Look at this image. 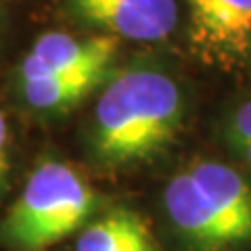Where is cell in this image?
<instances>
[{
    "label": "cell",
    "instance_id": "obj_2",
    "mask_svg": "<svg viewBox=\"0 0 251 251\" xmlns=\"http://www.w3.org/2000/svg\"><path fill=\"white\" fill-rule=\"evenodd\" d=\"M117 46L120 40L107 34L46 31L15 69V99L40 120L67 115L109 80Z\"/></svg>",
    "mask_w": 251,
    "mask_h": 251
},
{
    "label": "cell",
    "instance_id": "obj_3",
    "mask_svg": "<svg viewBox=\"0 0 251 251\" xmlns=\"http://www.w3.org/2000/svg\"><path fill=\"white\" fill-rule=\"evenodd\" d=\"M97 207L90 184L65 161H40L0 222V243L15 251H42L82 230Z\"/></svg>",
    "mask_w": 251,
    "mask_h": 251
},
{
    "label": "cell",
    "instance_id": "obj_9",
    "mask_svg": "<svg viewBox=\"0 0 251 251\" xmlns=\"http://www.w3.org/2000/svg\"><path fill=\"white\" fill-rule=\"evenodd\" d=\"M11 166V132L9 124H6V115L0 109V191L4 188L6 176H9Z\"/></svg>",
    "mask_w": 251,
    "mask_h": 251
},
{
    "label": "cell",
    "instance_id": "obj_11",
    "mask_svg": "<svg viewBox=\"0 0 251 251\" xmlns=\"http://www.w3.org/2000/svg\"><path fill=\"white\" fill-rule=\"evenodd\" d=\"M4 17H6V0H0V29H2Z\"/></svg>",
    "mask_w": 251,
    "mask_h": 251
},
{
    "label": "cell",
    "instance_id": "obj_4",
    "mask_svg": "<svg viewBox=\"0 0 251 251\" xmlns=\"http://www.w3.org/2000/svg\"><path fill=\"white\" fill-rule=\"evenodd\" d=\"M188 36L199 57L222 69L251 67V0H186Z\"/></svg>",
    "mask_w": 251,
    "mask_h": 251
},
{
    "label": "cell",
    "instance_id": "obj_7",
    "mask_svg": "<svg viewBox=\"0 0 251 251\" xmlns=\"http://www.w3.org/2000/svg\"><path fill=\"white\" fill-rule=\"evenodd\" d=\"M75 251H161L149 224L140 214L126 207L109 211L97 222L84 226Z\"/></svg>",
    "mask_w": 251,
    "mask_h": 251
},
{
    "label": "cell",
    "instance_id": "obj_5",
    "mask_svg": "<svg viewBox=\"0 0 251 251\" xmlns=\"http://www.w3.org/2000/svg\"><path fill=\"white\" fill-rule=\"evenodd\" d=\"M69 19L117 40L161 42L176 31V0H59Z\"/></svg>",
    "mask_w": 251,
    "mask_h": 251
},
{
    "label": "cell",
    "instance_id": "obj_6",
    "mask_svg": "<svg viewBox=\"0 0 251 251\" xmlns=\"http://www.w3.org/2000/svg\"><path fill=\"white\" fill-rule=\"evenodd\" d=\"M163 207L191 251H232L245 245L216 199L188 170L178 172L168 182Z\"/></svg>",
    "mask_w": 251,
    "mask_h": 251
},
{
    "label": "cell",
    "instance_id": "obj_8",
    "mask_svg": "<svg viewBox=\"0 0 251 251\" xmlns=\"http://www.w3.org/2000/svg\"><path fill=\"white\" fill-rule=\"evenodd\" d=\"M230 145L234 149H241L245 145H251V100L237 109V113L230 117L228 130H226Z\"/></svg>",
    "mask_w": 251,
    "mask_h": 251
},
{
    "label": "cell",
    "instance_id": "obj_10",
    "mask_svg": "<svg viewBox=\"0 0 251 251\" xmlns=\"http://www.w3.org/2000/svg\"><path fill=\"white\" fill-rule=\"evenodd\" d=\"M239 151H241V155H243V157H245L247 166L251 168V145H245V147H241V149H239Z\"/></svg>",
    "mask_w": 251,
    "mask_h": 251
},
{
    "label": "cell",
    "instance_id": "obj_1",
    "mask_svg": "<svg viewBox=\"0 0 251 251\" xmlns=\"http://www.w3.org/2000/svg\"><path fill=\"white\" fill-rule=\"evenodd\" d=\"M186 117L178 77L159 65H130L109 75L86 130L88 153L107 170L149 163L176 143Z\"/></svg>",
    "mask_w": 251,
    "mask_h": 251
}]
</instances>
